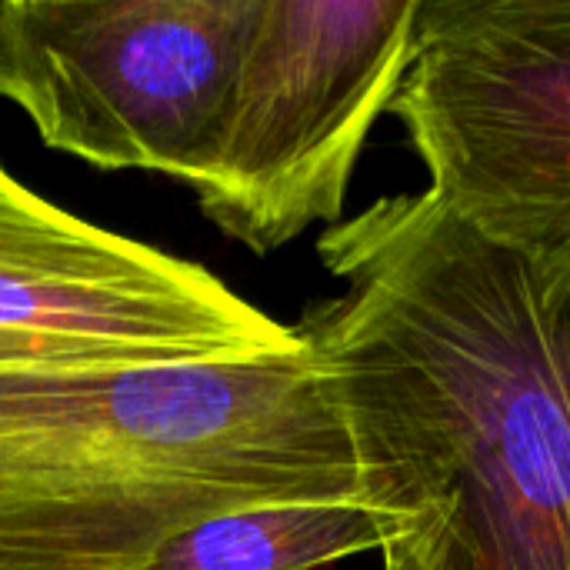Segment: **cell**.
<instances>
[{
    "instance_id": "obj_4",
    "label": "cell",
    "mask_w": 570,
    "mask_h": 570,
    "mask_svg": "<svg viewBox=\"0 0 570 570\" xmlns=\"http://www.w3.org/2000/svg\"><path fill=\"white\" fill-rule=\"evenodd\" d=\"M257 0H0V97L100 170L214 164Z\"/></svg>"
},
{
    "instance_id": "obj_3",
    "label": "cell",
    "mask_w": 570,
    "mask_h": 570,
    "mask_svg": "<svg viewBox=\"0 0 570 570\" xmlns=\"http://www.w3.org/2000/svg\"><path fill=\"white\" fill-rule=\"evenodd\" d=\"M391 114L431 190L570 304V0H424Z\"/></svg>"
},
{
    "instance_id": "obj_7",
    "label": "cell",
    "mask_w": 570,
    "mask_h": 570,
    "mask_svg": "<svg viewBox=\"0 0 570 570\" xmlns=\"http://www.w3.org/2000/svg\"><path fill=\"white\" fill-rule=\"evenodd\" d=\"M414 518L371 501H274L204 518L134 570H321L384 551Z\"/></svg>"
},
{
    "instance_id": "obj_8",
    "label": "cell",
    "mask_w": 570,
    "mask_h": 570,
    "mask_svg": "<svg viewBox=\"0 0 570 570\" xmlns=\"http://www.w3.org/2000/svg\"><path fill=\"white\" fill-rule=\"evenodd\" d=\"M381 554L384 570H471L451 521L438 508L414 518Z\"/></svg>"
},
{
    "instance_id": "obj_1",
    "label": "cell",
    "mask_w": 570,
    "mask_h": 570,
    "mask_svg": "<svg viewBox=\"0 0 570 570\" xmlns=\"http://www.w3.org/2000/svg\"><path fill=\"white\" fill-rule=\"evenodd\" d=\"M317 254L344 294L294 331L374 501L444 511L471 570H570V304L431 187L327 227Z\"/></svg>"
},
{
    "instance_id": "obj_6",
    "label": "cell",
    "mask_w": 570,
    "mask_h": 570,
    "mask_svg": "<svg viewBox=\"0 0 570 570\" xmlns=\"http://www.w3.org/2000/svg\"><path fill=\"white\" fill-rule=\"evenodd\" d=\"M297 341L207 267L104 230L0 164V374L250 357Z\"/></svg>"
},
{
    "instance_id": "obj_2",
    "label": "cell",
    "mask_w": 570,
    "mask_h": 570,
    "mask_svg": "<svg viewBox=\"0 0 570 570\" xmlns=\"http://www.w3.org/2000/svg\"><path fill=\"white\" fill-rule=\"evenodd\" d=\"M274 501L377 504L304 337L250 357L0 374V570H134L204 518Z\"/></svg>"
},
{
    "instance_id": "obj_5",
    "label": "cell",
    "mask_w": 570,
    "mask_h": 570,
    "mask_svg": "<svg viewBox=\"0 0 570 570\" xmlns=\"http://www.w3.org/2000/svg\"><path fill=\"white\" fill-rule=\"evenodd\" d=\"M424 0H257L200 214L254 254L341 224L367 134L391 110Z\"/></svg>"
}]
</instances>
